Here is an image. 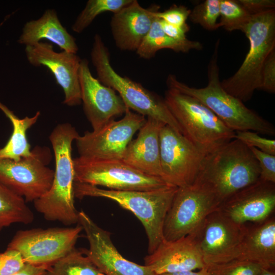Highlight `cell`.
I'll use <instances>...</instances> for the list:
<instances>
[{
    "mask_svg": "<svg viewBox=\"0 0 275 275\" xmlns=\"http://www.w3.org/2000/svg\"><path fill=\"white\" fill-rule=\"evenodd\" d=\"M219 39L208 66V83L197 88L178 80L170 74L167 79L168 89L192 96L209 108L228 128L234 132L250 130L263 134L274 135L273 125L243 102L225 91L221 85L218 66Z\"/></svg>",
    "mask_w": 275,
    "mask_h": 275,
    "instance_id": "cell-1",
    "label": "cell"
},
{
    "mask_svg": "<svg viewBox=\"0 0 275 275\" xmlns=\"http://www.w3.org/2000/svg\"><path fill=\"white\" fill-rule=\"evenodd\" d=\"M79 135L75 128L67 123L58 124L52 131L49 139L56 163L53 181L49 190L33 202L36 210L46 220L58 221L66 226L78 223L72 146Z\"/></svg>",
    "mask_w": 275,
    "mask_h": 275,
    "instance_id": "cell-2",
    "label": "cell"
},
{
    "mask_svg": "<svg viewBox=\"0 0 275 275\" xmlns=\"http://www.w3.org/2000/svg\"><path fill=\"white\" fill-rule=\"evenodd\" d=\"M260 169L250 148L234 139L205 155L195 181L210 190L221 203L256 182Z\"/></svg>",
    "mask_w": 275,
    "mask_h": 275,
    "instance_id": "cell-3",
    "label": "cell"
},
{
    "mask_svg": "<svg viewBox=\"0 0 275 275\" xmlns=\"http://www.w3.org/2000/svg\"><path fill=\"white\" fill-rule=\"evenodd\" d=\"M178 187L167 185L149 190L105 189L88 184L74 182V197L106 198L131 212L141 222L148 240L151 254L164 240L163 228L167 212Z\"/></svg>",
    "mask_w": 275,
    "mask_h": 275,
    "instance_id": "cell-4",
    "label": "cell"
},
{
    "mask_svg": "<svg viewBox=\"0 0 275 275\" xmlns=\"http://www.w3.org/2000/svg\"><path fill=\"white\" fill-rule=\"evenodd\" d=\"M91 61L97 79L117 92L126 107L135 113L158 120L183 134L182 129L167 105L164 98L113 68L109 50L101 37L95 35L91 51Z\"/></svg>",
    "mask_w": 275,
    "mask_h": 275,
    "instance_id": "cell-5",
    "label": "cell"
},
{
    "mask_svg": "<svg viewBox=\"0 0 275 275\" xmlns=\"http://www.w3.org/2000/svg\"><path fill=\"white\" fill-rule=\"evenodd\" d=\"M241 32L249 41V51L237 71L221 84L225 91L243 102L260 89L263 65L275 49V10L252 16Z\"/></svg>",
    "mask_w": 275,
    "mask_h": 275,
    "instance_id": "cell-6",
    "label": "cell"
},
{
    "mask_svg": "<svg viewBox=\"0 0 275 275\" xmlns=\"http://www.w3.org/2000/svg\"><path fill=\"white\" fill-rule=\"evenodd\" d=\"M164 99L183 135L204 155L235 139V132L197 99L168 89Z\"/></svg>",
    "mask_w": 275,
    "mask_h": 275,
    "instance_id": "cell-7",
    "label": "cell"
},
{
    "mask_svg": "<svg viewBox=\"0 0 275 275\" xmlns=\"http://www.w3.org/2000/svg\"><path fill=\"white\" fill-rule=\"evenodd\" d=\"M74 182L116 190H149L169 185L163 179L146 175L122 159L73 158Z\"/></svg>",
    "mask_w": 275,
    "mask_h": 275,
    "instance_id": "cell-8",
    "label": "cell"
},
{
    "mask_svg": "<svg viewBox=\"0 0 275 275\" xmlns=\"http://www.w3.org/2000/svg\"><path fill=\"white\" fill-rule=\"evenodd\" d=\"M221 204L213 193L197 182L178 187L164 220V240H175L195 233Z\"/></svg>",
    "mask_w": 275,
    "mask_h": 275,
    "instance_id": "cell-9",
    "label": "cell"
},
{
    "mask_svg": "<svg viewBox=\"0 0 275 275\" xmlns=\"http://www.w3.org/2000/svg\"><path fill=\"white\" fill-rule=\"evenodd\" d=\"M82 228H34L18 231L7 248L18 251L26 263L48 267L75 248Z\"/></svg>",
    "mask_w": 275,
    "mask_h": 275,
    "instance_id": "cell-10",
    "label": "cell"
},
{
    "mask_svg": "<svg viewBox=\"0 0 275 275\" xmlns=\"http://www.w3.org/2000/svg\"><path fill=\"white\" fill-rule=\"evenodd\" d=\"M32 152L18 161L0 159V182L26 202L35 201L49 190L54 173L47 166L51 158L49 148L36 146Z\"/></svg>",
    "mask_w": 275,
    "mask_h": 275,
    "instance_id": "cell-11",
    "label": "cell"
},
{
    "mask_svg": "<svg viewBox=\"0 0 275 275\" xmlns=\"http://www.w3.org/2000/svg\"><path fill=\"white\" fill-rule=\"evenodd\" d=\"M146 119L129 108L118 121L113 120L97 130L86 131L76 139L79 156L88 158L122 159L135 133Z\"/></svg>",
    "mask_w": 275,
    "mask_h": 275,
    "instance_id": "cell-12",
    "label": "cell"
},
{
    "mask_svg": "<svg viewBox=\"0 0 275 275\" xmlns=\"http://www.w3.org/2000/svg\"><path fill=\"white\" fill-rule=\"evenodd\" d=\"M159 146L163 180L177 187L193 184L205 155L185 136L168 125L160 129Z\"/></svg>",
    "mask_w": 275,
    "mask_h": 275,
    "instance_id": "cell-13",
    "label": "cell"
},
{
    "mask_svg": "<svg viewBox=\"0 0 275 275\" xmlns=\"http://www.w3.org/2000/svg\"><path fill=\"white\" fill-rule=\"evenodd\" d=\"M245 230L219 209L210 213L194 233L206 266L237 259Z\"/></svg>",
    "mask_w": 275,
    "mask_h": 275,
    "instance_id": "cell-14",
    "label": "cell"
},
{
    "mask_svg": "<svg viewBox=\"0 0 275 275\" xmlns=\"http://www.w3.org/2000/svg\"><path fill=\"white\" fill-rule=\"evenodd\" d=\"M78 224L85 231L89 243V249H83V252L104 274L156 275L147 266L125 258L112 242L111 233L82 210L78 211Z\"/></svg>",
    "mask_w": 275,
    "mask_h": 275,
    "instance_id": "cell-15",
    "label": "cell"
},
{
    "mask_svg": "<svg viewBox=\"0 0 275 275\" xmlns=\"http://www.w3.org/2000/svg\"><path fill=\"white\" fill-rule=\"evenodd\" d=\"M24 51L31 65L45 66L53 74L64 92V104L73 106L81 103L79 80L81 59L76 53L65 51L56 52L51 44L41 41L25 46Z\"/></svg>",
    "mask_w": 275,
    "mask_h": 275,
    "instance_id": "cell-16",
    "label": "cell"
},
{
    "mask_svg": "<svg viewBox=\"0 0 275 275\" xmlns=\"http://www.w3.org/2000/svg\"><path fill=\"white\" fill-rule=\"evenodd\" d=\"M81 100L93 130H97L128 109L116 92L91 74L88 61L81 60L79 69Z\"/></svg>",
    "mask_w": 275,
    "mask_h": 275,
    "instance_id": "cell-17",
    "label": "cell"
},
{
    "mask_svg": "<svg viewBox=\"0 0 275 275\" xmlns=\"http://www.w3.org/2000/svg\"><path fill=\"white\" fill-rule=\"evenodd\" d=\"M275 209V183L259 179L223 202L219 210L235 223L262 222Z\"/></svg>",
    "mask_w": 275,
    "mask_h": 275,
    "instance_id": "cell-18",
    "label": "cell"
},
{
    "mask_svg": "<svg viewBox=\"0 0 275 275\" xmlns=\"http://www.w3.org/2000/svg\"><path fill=\"white\" fill-rule=\"evenodd\" d=\"M156 275L196 270L206 267L194 234L172 241L163 240L144 259Z\"/></svg>",
    "mask_w": 275,
    "mask_h": 275,
    "instance_id": "cell-19",
    "label": "cell"
},
{
    "mask_svg": "<svg viewBox=\"0 0 275 275\" xmlns=\"http://www.w3.org/2000/svg\"><path fill=\"white\" fill-rule=\"evenodd\" d=\"M160 6L147 9L136 0L114 13L110 25L116 46L122 50L136 51L149 31Z\"/></svg>",
    "mask_w": 275,
    "mask_h": 275,
    "instance_id": "cell-20",
    "label": "cell"
},
{
    "mask_svg": "<svg viewBox=\"0 0 275 275\" xmlns=\"http://www.w3.org/2000/svg\"><path fill=\"white\" fill-rule=\"evenodd\" d=\"M164 125L158 120L147 117L137 138L128 145L122 160L146 175L163 179L160 162L159 131Z\"/></svg>",
    "mask_w": 275,
    "mask_h": 275,
    "instance_id": "cell-21",
    "label": "cell"
},
{
    "mask_svg": "<svg viewBox=\"0 0 275 275\" xmlns=\"http://www.w3.org/2000/svg\"><path fill=\"white\" fill-rule=\"evenodd\" d=\"M251 261L263 268L274 269L275 266V218L272 215L265 220L246 224L237 259Z\"/></svg>",
    "mask_w": 275,
    "mask_h": 275,
    "instance_id": "cell-22",
    "label": "cell"
},
{
    "mask_svg": "<svg viewBox=\"0 0 275 275\" xmlns=\"http://www.w3.org/2000/svg\"><path fill=\"white\" fill-rule=\"evenodd\" d=\"M42 39L57 44L63 51L76 53L78 50L75 38L62 25L57 12L53 9L45 10L38 19L26 22L18 42L27 46Z\"/></svg>",
    "mask_w": 275,
    "mask_h": 275,
    "instance_id": "cell-23",
    "label": "cell"
},
{
    "mask_svg": "<svg viewBox=\"0 0 275 275\" xmlns=\"http://www.w3.org/2000/svg\"><path fill=\"white\" fill-rule=\"evenodd\" d=\"M0 109L10 120L13 127L9 139L5 145L0 148V159H9L18 161L22 158L31 156L32 152L26 133L28 130L37 122L40 112H37L33 117L26 116L20 119L1 102Z\"/></svg>",
    "mask_w": 275,
    "mask_h": 275,
    "instance_id": "cell-24",
    "label": "cell"
},
{
    "mask_svg": "<svg viewBox=\"0 0 275 275\" xmlns=\"http://www.w3.org/2000/svg\"><path fill=\"white\" fill-rule=\"evenodd\" d=\"M202 48V44L199 41L187 38L184 40H177L167 36L161 28L159 18L155 15L149 31L136 52L140 57L150 59L162 49L187 52L193 49L201 50Z\"/></svg>",
    "mask_w": 275,
    "mask_h": 275,
    "instance_id": "cell-25",
    "label": "cell"
},
{
    "mask_svg": "<svg viewBox=\"0 0 275 275\" xmlns=\"http://www.w3.org/2000/svg\"><path fill=\"white\" fill-rule=\"evenodd\" d=\"M25 200L0 182V231L15 223L31 224L34 219Z\"/></svg>",
    "mask_w": 275,
    "mask_h": 275,
    "instance_id": "cell-26",
    "label": "cell"
},
{
    "mask_svg": "<svg viewBox=\"0 0 275 275\" xmlns=\"http://www.w3.org/2000/svg\"><path fill=\"white\" fill-rule=\"evenodd\" d=\"M45 275H105L83 252L75 248L49 266Z\"/></svg>",
    "mask_w": 275,
    "mask_h": 275,
    "instance_id": "cell-27",
    "label": "cell"
},
{
    "mask_svg": "<svg viewBox=\"0 0 275 275\" xmlns=\"http://www.w3.org/2000/svg\"><path fill=\"white\" fill-rule=\"evenodd\" d=\"M132 0H89L72 26L73 32H82L100 14L115 13L129 4Z\"/></svg>",
    "mask_w": 275,
    "mask_h": 275,
    "instance_id": "cell-28",
    "label": "cell"
},
{
    "mask_svg": "<svg viewBox=\"0 0 275 275\" xmlns=\"http://www.w3.org/2000/svg\"><path fill=\"white\" fill-rule=\"evenodd\" d=\"M220 27L229 32L242 31L252 15L237 0H219Z\"/></svg>",
    "mask_w": 275,
    "mask_h": 275,
    "instance_id": "cell-29",
    "label": "cell"
},
{
    "mask_svg": "<svg viewBox=\"0 0 275 275\" xmlns=\"http://www.w3.org/2000/svg\"><path fill=\"white\" fill-rule=\"evenodd\" d=\"M219 0H206L196 5L191 10L189 18L194 23L208 31L220 28Z\"/></svg>",
    "mask_w": 275,
    "mask_h": 275,
    "instance_id": "cell-30",
    "label": "cell"
},
{
    "mask_svg": "<svg viewBox=\"0 0 275 275\" xmlns=\"http://www.w3.org/2000/svg\"><path fill=\"white\" fill-rule=\"evenodd\" d=\"M206 267L211 275H258L263 268L257 263L239 259Z\"/></svg>",
    "mask_w": 275,
    "mask_h": 275,
    "instance_id": "cell-31",
    "label": "cell"
},
{
    "mask_svg": "<svg viewBox=\"0 0 275 275\" xmlns=\"http://www.w3.org/2000/svg\"><path fill=\"white\" fill-rule=\"evenodd\" d=\"M235 139L249 147H253L266 153L275 155V140L261 136L258 133L250 130L235 132Z\"/></svg>",
    "mask_w": 275,
    "mask_h": 275,
    "instance_id": "cell-32",
    "label": "cell"
},
{
    "mask_svg": "<svg viewBox=\"0 0 275 275\" xmlns=\"http://www.w3.org/2000/svg\"><path fill=\"white\" fill-rule=\"evenodd\" d=\"M26 264L20 253L15 250L7 248L0 253V275H12Z\"/></svg>",
    "mask_w": 275,
    "mask_h": 275,
    "instance_id": "cell-33",
    "label": "cell"
},
{
    "mask_svg": "<svg viewBox=\"0 0 275 275\" xmlns=\"http://www.w3.org/2000/svg\"><path fill=\"white\" fill-rule=\"evenodd\" d=\"M257 160L260 169L259 179L275 183V155L249 147Z\"/></svg>",
    "mask_w": 275,
    "mask_h": 275,
    "instance_id": "cell-34",
    "label": "cell"
},
{
    "mask_svg": "<svg viewBox=\"0 0 275 275\" xmlns=\"http://www.w3.org/2000/svg\"><path fill=\"white\" fill-rule=\"evenodd\" d=\"M190 12L191 10L185 6L174 5L163 12L157 11L155 15L169 24L182 26L187 24Z\"/></svg>",
    "mask_w": 275,
    "mask_h": 275,
    "instance_id": "cell-35",
    "label": "cell"
},
{
    "mask_svg": "<svg viewBox=\"0 0 275 275\" xmlns=\"http://www.w3.org/2000/svg\"><path fill=\"white\" fill-rule=\"evenodd\" d=\"M260 89L270 93L275 92V49L269 53L263 65Z\"/></svg>",
    "mask_w": 275,
    "mask_h": 275,
    "instance_id": "cell-36",
    "label": "cell"
},
{
    "mask_svg": "<svg viewBox=\"0 0 275 275\" xmlns=\"http://www.w3.org/2000/svg\"><path fill=\"white\" fill-rule=\"evenodd\" d=\"M252 16L275 10L274 0H237Z\"/></svg>",
    "mask_w": 275,
    "mask_h": 275,
    "instance_id": "cell-37",
    "label": "cell"
},
{
    "mask_svg": "<svg viewBox=\"0 0 275 275\" xmlns=\"http://www.w3.org/2000/svg\"><path fill=\"white\" fill-rule=\"evenodd\" d=\"M160 19V24L163 32L169 37L177 40H184L187 39L186 34L189 30L188 24L179 26L169 24Z\"/></svg>",
    "mask_w": 275,
    "mask_h": 275,
    "instance_id": "cell-38",
    "label": "cell"
},
{
    "mask_svg": "<svg viewBox=\"0 0 275 275\" xmlns=\"http://www.w3.org/2000/svg\"><path fill=\"white\" fill-rule=\"evenodd\" d=\"M47 268L26 263L23 268L12 275H45Z\"/></svg>",
    "mask_w": 275,
    "mask_h": 275,
    "instance_id": "cell-39",
    "label": "cell"
},
{
    "mask_svg": "<svg viewBox=\"0 0 275 275\" xmlns=\"http://www.w3.org/2000/svg\"><path fill=\"white\" fill-rule=\"evenodd\" d=\"M160 275H211L206 266L198 270L185 271L172 273H165Z\"/></svg>",
    "mask_w": 275,
    "mask_h": 275,
    "instance_id": "cell-40",
    "label": "cell"
},
{
    "mask_svg": "<svg viewBox=\"0 0 275 275\" xmlns=\"http://www.w3.org/2000/svg\"><path fill=\"white\" fill-rule=\"evenodd\" d=\"M258 275H275L274 269L263 268Z\"/></svg>",
    "mask_w": 275,
    "mask_h": 275,
    "instance_id": "cell-41",
    "label": "cell"
}]
</instances>
